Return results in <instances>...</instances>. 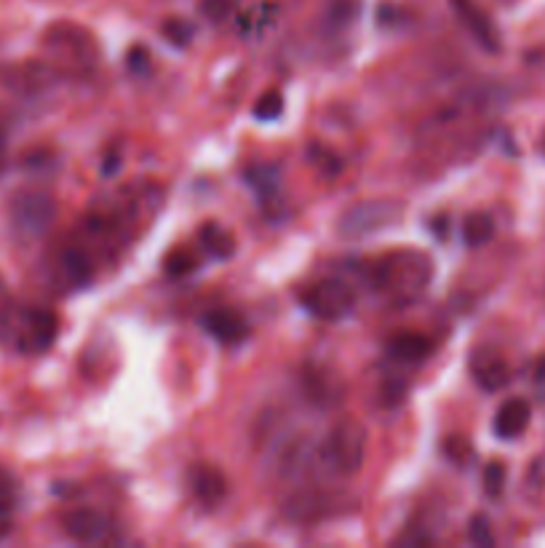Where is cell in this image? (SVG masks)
Instances as JSON below:
<instances>
[{
	"instance_id": "obj_1",
	"label": "cell",
	"mask_w": 545,
	"mask_h": 548,
	"mask_svg": "<svg viewBox=\"0 0 545 548\" xmlns=\"http://www.w3.org/2000/svg\"><path fill=\"white\" fill-rule=\"evenodd\" d=\"M433 276L431 257H425L423 252L415 249H401V252H391L372 262L369 279L380 289L383 295L396 297V300H412L428 287V281Z\"/></svg>"
},
{
	"instance_id": "obj_2",
	"label": "cell",
	"mask_w": 545,
	"mask_h": 548,
	"mask_svg": "<svg viewBox=\"0 0 545 548\" xmlns=\"http://www.w3.org/2000/svg\"><path fill=\"white\" fill-rule=\"evenodd\" d=\"M407 214V206L399 198H364L358 204H350L337 220V236L342 241H364L377 233L391 230L399 225Z\"/></svg>"
},
{
	"instance_id": "obj_3",
	"label": "cell",
	"mask_w": 545,
	"mask_h": 548,
	"mask_svg": "<svg viewBox=\"0 0 545 548\" xmlns=\"http://www.w3.org/2000/svg\"><path fill=\"white\" fill-rule=\"evenodd\" d=\"M367 458V428L356 418H342L321 442V463L337 476H356Z\"/></svg>"
},
{
	"instance_id": "obj_4",
	"label": "cell",
	"mask_w": 545,
	"mask_h": 548,
	"mask_svg": "<svg viewBox=\"0 0 545 548\" xmlns=\"http://www.w3.org/2000/svg\"><path fill=\"white\" fill-rule=\"evenodd\" d=\"M57 212V198L51 196L49 190H19L9 204L11 230H14V236H17L19 241H25V244L38 241V238L46 236L51 230V225L57 222Z\"/></svg>"
},
{
	"instance_id": "obj_5",
	"label": "cell",
	"mask_w": 545,
	"mask_h": 548,
	"mask_svg": "<svg viewBox=\"0 0 545 548\" xmlns=\"http://www.w3.org/2000/svg\"><path fill=\"white\" fill-rule=\"evenodd\" d=\"M358 500L350 498L348 492L321 490V487H302L284 500V514L292 522H324L334 516H345L356 511Z\"/></svg>"
},
{
	"instance_id": "obj_6",
	"label": "cell",
	"mask_w": 545,
	"mask_h": 548,
	"mask_svg": "<svg viewBox=\"0 0 545 548\" xmlns=\"http://www.w3.org/2000/svg\"><path fill=\"white\" fill-rule=\"evenodd\" d=\"M302 305L316 319L340 321L350 316V311L356 308V292L342 279H321L313 287L305 289Z\"/></svg>"
},
{
	"instance_id": "obj_7",
	"label": "cell",
	"mask_w": 545,
	"mask_h": 548,
	"mask_svg": "<svg viewBox=\"0 0 545 548\" xmlns=\"http://www.w3.org/2000/svg\"><path fill=\"white\" fill-rule=\"evenodd\" d=\"M59 335V321L49 308H30L14 327V345L22 353H43L54 345Z\"/></svg>"
},
{
	"instance_id": "obj_8",
	"label": "cell",
	"mask_w": 545,
	"mask_h": 548,
	"mask_svg": "<svg viewBox=\"0 0 545 548\" xmlns=\"http://www.w3.org/2000/svg\"><path fill=\"white\" fill-rule=\"evenodd\" d=\"M302 393L318 409H334L345 396L342 377L326 364H308L302 369Z\"/></svg>"
},
{
	"instance_id": "obj_9",
	"label": "cell",
	"mask_w": 545,
	"mask_h": 548,
	"mask_svg": "<svg viewBox=\"0 0 545 548\" xmlns=\"http://www.w3.org/2000/svg\"><path fill=\"white\" fill-rule=\"evenodd\" d=\"M452 9H455L457 19L463 22V27L476 38L481 49H487L489 54H497L503 49V38H500V30L492 22L487 11L481 9L476 0H452Z\"/></svg>"
},
{
	"instance_id": "obj_10",
	"label": "cell",
	"mask_w": 545,
	"mask_h": 548,
	"mask_svg": "<svg viewBox=\"0 0 545 548\" xmlns=\"http://www.w3.org/2000/svg\"><path fill=\"white\" fill-rule=\"evenodd\" d=\"M316 458L321 460V447H313V439L308 436H294L289 442L281 447V452L273 460V466H276V474L281 479H302V476L308 474Z\"/></svg>"
},
{
	"instance_id": "obj_11",
	"label": "cell",
	"mask_w": 545,
	"mask_h": 548,
	"mask_svg": "<svg viewBox=\"0 0 545 548\" xmlns=\"http://www.w3.org/2000/svg\"><path fill=\"white\" fill-rule=\"evenodd\" d=\"M62 530L75 543H102L110 535V519L97 508H70L62 516Z\"/></svg>"
},
{
	"instance_id": "obj_12",
	"label": "cell",
	"mask_w": 545,
	"mask_h": 548,
	"mask_svg": "<svg viewBox=\"0 0 545 548\" xmlns=\"http://www.w3.org/2000/svg\"><path fill=\"white\" fill-rule=\"evenodd\" d=\"M46 43L57 54H65V57L75 59V62H86V65H94L97 62V43L91 38V33L81 30L75 25H59L51 27L46 33Z\"/></svg>"
},
{
	"instance_id": "obj_13",
	"label": "cell",
	"mask_w": 545,
	"mask_h": 548,
	"mask_svg": "<svg viewBox=\"0 0 545 548\" xmlns=\"http://www.w3.org/2000/svg\"><path fill=\"white\" fill-rule=\"evenodd\" d=\"M190 490L206 508H217L222 500L228 498V476L222 474V468L212 463H196L190 468Z\"/></svg>"
},
{
	"instance_id": "obj_14",
	"label": "cell",
	"mask_w": 545,
	"mask_h": 548,
	"mask_svg": "<svg viewBox=\"0 0 545 548\" xmlns=\"http://www.w3.org/2000/svg\"><path fill=\"white\" fill-rule=\"evenodd\" d=\"M471 375L481 391L497 393L511 383V367L497 351H476L471 359Z\"/></svg>"
},
{
	"instance_id": "obj_15",
	"label": "cell",
	"mask_w": 545,
	"mask_h": 548,
	"mask_svg": "<svg viewBox=\"0 0 545 548\" xmlns=\"http://www.w3.org/2000/svg\"><path fill=\"white\" fill-rule=\"evenodd\" d=\"M206 332L220 340L225 345H238L244 343L249 337V324L238 311H230V308H220V311H212L204 319Z\"/></svg>"
},
{
	"instance_id": "obj_16",
	"label": "cell",
	"mask_w": 545,
	"mask_h": 548,
	"mask_svg": "<svg viewBox=\"0 0 545 548\" xmlns=\"http://www.w3.org/2000/svg\"><path fill=\"white\" fill-rule=\"evenodd\" d=\"M529 420H532V407H529V401L508 399L503 407L497 409L495 434L500 436L503 442H513V439H519V436L527 431Z\"/></svg>"
},
{
	"instance_id": "obj_17",
	"label": "cell",
	"mask_w": 545,
	"mask_h": 548,
	"mask_svg": "<svg viewBox=\"0 0 545 548\" xmlns=\"http://www.w3.org/2000/svg\"><path fill=\"white\" fill-rule=\"evenodd\" d=\"M433 340L431 337L420 335V332H401L393 340H388L385 345V353L391 356L393 361H399V364H420L433 353Z\"/></svg>"
},
{
	"instance_id": "obj_18",
	"label": "cell",
	"mask_w": 545,
	"mask_h": 548,
	"mask_svg": "<svg viewBox=\"0 0 545 548\" xmlns=\"http://www.w3.org/2000/svg\"><path fill=\"white\" fill-rule=\"evenodd\" d=\"M59 270H62V276H65L70 287H83L91 281L94 265H91V257L83 252L81 246H70L59 257Z\"/></svg>"
},
{
	"instance_id": "obj_19",
	"label": "cell",
	"mask_w": 545,
	"mask_h": 548,
	"mask_svg": "<svg viewBox=\"0 0 545 548\" xmlns=\"http://www.w3.org/2000/svg\"><path fill=\"white\" fill-rule=\"evenodd\" d=\"M201 241H204L206 252L217 257V260H228L230 254L236 252V238H233V233H228L217 222H206L204 228H201Z\"/></svg>"
},
{
	"instance_id": "obj_20",
	"label": "cell",
	"mask_w": 545,
	"mask_h": 548,
	"mask_svg": "<svg viewBox=\"0 0 545 548\" xmlns=\"http://www.w3.org/2000/svg\"><path fill=\"white\" fill-rule=\"evenodd\" d=\"M492 236H495V222H492V217L487 212H473L465 217L463 238L471 249L484 246L487 241H492Z\"/></svg>"
},
{
	"instance_id": "obj_21",
	"label": "cell",
	"mask_w": 545,
	"mask_h": 548,
	"mask_svg": "<svg viewBox=\"0 0 545 548\" xmlns=\"http://www.w3.org/2000/svg\"><path fill=\"white\" fill-rule=\"evenodd\" d=\"M361 11V0H332L326 9V22L332 27H348Z\"/></svg>"
},
{
	"instance_id": "obj_22",
	"label": "cell",
	"mask_w": 545,
	"mask_h": 548,
	"mask_svg": "<svg viewBox=\"0 0 545 548\" xmlns=\"http://www.w3.org/2000/svg\"><path fill=\"white\" fill-rule=\"evenodd\" d=\"M281 113H284V94L281 91H265L254 105L257 121H276Z\"/></svg>"
},
{
	"instance_id": "obj_23",
	"label": "cell",
	"mask_w": 545,
	"mask_h": 548,
	"mask_svg": "<svg viewBox=\"0 0 545 548\" xmlns=\"http://www.w3.org/2000/svg\"><path fill=\"white\" fill-rule=\"evenodd\" d=\"M196 265L198 260L188 252V249H174V252L166 257V262H163V268H166V273H169L171 279H182V276H188V273L196 270Z\"/></svg>"
},
{
	"instance_id": "obj_24",
	"label": "cell",
	"mask_w": 545,
	"mask_h": 548,
	"mask_svg": "<svg viewBox=\"0 0 545 548\" xmlns=\"http://www.w3.org/2000/svg\"><path fill=\"white\" fill-rule=\"evenodd\" d=\"M238 6H241V0H201V14L214 25H220L236 14Z\"/></svg>"
},
{
	"instance_id": "obj_25",
	"label": "cell",
	"mask_w": 545,
	"mask_h": 548,
	"mask_svg": "<svg viewBox=\"0 0 545 548\" xmlns=\"http://www.w3.org/2000/svg\"><path fill=\"white\" fill-rule=\"evenodd\" d=\"M163 38H166L171 46H177V49H188L190 43H193V25L185 22V19H169V22L163 25Z\"/></svg>"
},
{
	"instance_id": "obj_26",
	"label": "cell",
	"mask_w": 545,
	"mask_h": 548,
	"mask_svg": "<svg viewBox=\"0 0 545 548\" xmlns=\"http://www.w3.org/2000/svg\"><path fill=\"white\" fill-rule=\"evenodd\" d=\"M246 180L252 182V188L260 193V196H270V193H276L278 185V172L276 169H270V166H254L246 172Z\"/></svg>"
},
{
	"instance_id": "obj_27",
	"label": "cell",
	"mask_w": 545,
	"mask_h": 548,
	"mask_svg": "<svg viewBox=\"0 0 545 548\" xmlns=\"http://www.w3.org/2000/svg\"><path fill=\"white\" fill-rule=\"evenodd\" d=\"M505 476H508V471H505V466L500 460H492V463L484 468V492H487L489 498H500V495H503Z\"/></svg>"
},
{
	"instance_id": "obj_28",
	"label": "cell",
	"mask_w": 545,
	"mask_h": 548,
	"mask_svg": "<svg viewBox=\"0 0 545 548\" xmlns=\"http://www.w3.org/2000/svg\"><path fill=\"white\" fill-rule=\"evenodd\" d=\"M468 538H471L473 546L489 548L495 543V535H492V524L484 514L471 516V524H468Z\"/></svg>"
},
{
	"instance_id": "obj_29",
	"label": "cell",
	"mask_w": 545,
	"mask_h": 548,
	"mask_svg": "<svg viewBox=\"0 0 545 548\" xmlns=\"http://www.w3.org/2000/svg\"><path fill=\"white\" fill-rule=\"evenodd\" d=\"M527 484L532 490H545V452H540L527 471Z\"/></svg>"
},
{
	"instance_id": "obj_30",
	"label": "cell",
	"mask_w": 545,
	"mask_h": 548,
	"mask_svg": "<svg viewBox=\"0 0 545 548\" xmlns=\"http://www.w3.org/2000/svg\"><path fill=\"white\" fill-rule=\"evenodd\" d=\"M14 498H17V484L11 479L3 468H0V506H14Z\"/></svg>"
},
{
	"instance_id": "obj_31",
	"label": "cell",
	"mask_w": 545,
	"mask_h": 548,
	"mask_svg": "<svg viewBox=\"0 0 545 548\" xmlns=\"http://www.w3.org/2000/svg\"><path fill=\"white\" fill-rule=\"evenodd\" d=\"M147 65H150V54H147V49H142V46H134V49L129 51L131 70H134V73H145Z\"/></svg>"
},
{
	"instance_id": "obj_32",
	"label": "cell",
	"mask_w": 545,
	"mask_h": 548,
	"mask_svg": "<svg viewBox=\"0 0 545 548\" xmlns=\"http://www.w3.org/2000/svg\"><path fill=\"white\" fill-rule=\"evenodd\" d=\"M468 450L471 447H468V439H463V436H449L447 439V455L452 460H463Z\"/></svg>"
},
{
	"instance_id": "obj_33",
	"label": "cell",
	"mask_w": 545,
	"mask_h": 548,
	"mask_svg": "<svg viewBox=\"0 0 545 548\" xmlns=\"http://www.w3.org/2000/svg\"><path fill=\"white\" fill-rule=\"evenodd\" d=\"M11 530H14V519H11V508L0 506V540L9 538Z\"/></svg>"
},
{
	"instance_id": "obj_34",
	"label": "cell",
	"mask_w": 545,
	"mask_h": 548,
	"mask_svg": "<svg viewBox=\"0 0 545 548\" xmlns=\"http://www.w3.org/2000/svg\"><path fill=\"white\" fill-rule=\"evenodd\" d=\"M396 543L399 546H431V538H425V535H404Z\"/></svg>"
},
{
	"instance_id": "obj_35",
	"label": "cell",
	"mask_w": 545,
	"mask_h": 548,
	"mask_svg": "<svg viewBox=\"0 0 545 548\" xmlns=\"http://www.w3.org/2000/svg\"><path fill=\"white\" fill-rule=\"evenodd\" d=\"M535 383H537V391H540V396L545 399V359H540V364H537Z\"/></svg>"
},
{
	"instance_id": "obj_36",
	"label": "cell",
	"mask_w": 545,
	"mask_h": 548,
	"mask_svg": "<svg viewBox=\"0 0 545 548\" xmlns=\"http://www.w3.org/2000/svg\"><path fill=\"white\" fill-rule=\"evenodd\" d=\"M6 156H9V145H6V134L0 131V172L6 169Z\"/></svg>"
},
{
	"instance_id": "obj_37",
	"label": "cell",
	"mask_w": 545,
	"mask_h": 548,
	"mask_svg": "<svg viewBox=\"0 0 545 548\" xmlns=\"http://www.w3.org/2000/svg\"><path fill=\"white\" fill-rule=\"evenodd\" d=\"M3 292H6V284H3V279H0V300H3Z\"/></svg>"
},
{
	"instance_id": "obj_38",
	"label": "cell",
	"mask_w": 545,
	"mask_h": 548,
	"mask_svg": "<svg viewBox=\"0 0 545 548\" xmlns=\"http://www.w3.org/2000/svg\"><path fill=\"white\" fill-rule=\"evenodd\" d=\"M540 145H543V153H545V134H543V142H540Z\"/></svg>"
}]
</instances>
